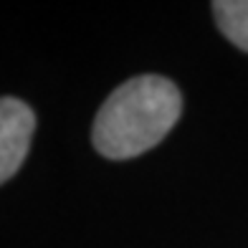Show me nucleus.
Here are the masks:
<instances>
[{
  "label": "nucleus",
  "mask_w": 248,
  "mask_h": 248,
  "mask_svg": "<svg viewBox=\"0 0 248 248\" xmlns=\"http://www.w3.org/2000/svg\"><path fill=\"white\" fill-rule=\"evenodd\" d=\"M183 111L180 89L165 76H137L101 104L94 119V147L107 160H129L152 150Z\"/></svg>",
  "instance_id": "1"
},
{
  "label": "nucleus",
  "mask_w": 248,
  "mask_h": 248,
  "mask_svg": "<svg viewBox=\"0 0 248 248\" xmlns=\"http://www.w3.org/2000/svg\"><path fill=\"white\" fill-rule=\"evenodd\" d=\"M33 129H36V117L31 107L13 96L0 99V185L23 165Z\"/></svg>",
  "instance_id": "2"
},
{
  "label": "nucleus",
  "mask_w": 248,
  "mask_h": 248,
  "mask_svg": "<svg viewBox=\"0 0 248 248\" xmlns=\"http://www.w3.org/2000/svg\"><path fill=\"white\" fill-rule=\"evenodd\" d=\"M210 8L223 36L241 51H248V0H216Z\"/></svg>",
  "instance_id": "3"
}]
</instances>
